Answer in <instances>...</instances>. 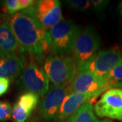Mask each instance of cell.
<instances>
[{
	"instance_id": "cell-1",
	"label": "cell",
	"mask_w": 122,
	"mask_h": 122,
	"mask_svg": "<svg viewBox=\"0 0 122 122\" xmlns=\"http://www.w3.org/2000/svg\"><path fill=\"white\" fill-rule=\"evenodd\" d=\"M8 19L17 40L20 54H29L41 62L45 54L51 50L49 31L22 11Z\"/></svg>"
},
{
	"instance_id": "cell-2",
	"label": "cell",
	"mask_w": 122,
	"mask_h": 122,
	"mask_svg": "<svg viewBox=\"0 0 122 122\" xmlns=\"http://www.w3.org/2000/svg\"><path fill=\"white\" fill-rule=\"evenodd\" d=\"M48 31L52 56H67L73 52L75 44L81 33V28L72 20L63 19Z\"/></svg>"
},
{
	"instance_id": "cell-3",
	"label": "cell",
	"mask_w": 122,
	"mask_h": 122,
	"mask_svg": "<svg viewBox=\"0 0 122 122\" xmlns=\"http://www.w3.org/2000/svg\"><path fill=\"white\" fill-rule=\"evenodd\" d=\"M44 69L49 81L54 86H69L78 73L73 57H47L44 63Z\"/></svg>"
},
{
	"instance_id": "cell-4",
	"label": "cell",
	"mask_w": 122,
	"mask_h": 122,
	"mask_svg": "<svg viewBox=\"0 0 122 122\" xmlns=\"http://www.w3.org/2000/svg\"><path fill=\"white\" fill-rule=\"evenodd\" d=\"M100 46V37L96 29L92 25H88L79 35L73 52L78 73L82 71L94 58Z\"/></svg>"
},
{
	"instance_id": "cell-5",
	"label": "cell",
	"mask_w": 122,
	"mask_h": 122,
	"mask_svg": "<svg viewBox=\"0 0 122 122\" xmlns=\"http://www.w3.org/2000/svg\"><path fill=\"white\" fill-rule=\"evenodd\" d=\"M45 30H50L63 20L61 4L58 0L35 1L31 7L23 10Z\"/></svg>"
},
{
	"instance_id": "cell-6",
	"label": "cell",
	"mask_w": 122,
	"mask_h": 122,
	"mask_svg": "<svg viewBox=\"0 0 122 122\" xmlns=\"http://www.w3.org/2000/svg\"><path fill=\"white\" fill-rule=\"evenodd\" d=\"M17 86L26 92L43 97L50 89V81L44 69L31 60L25 67L17 81Z\"/></svg>"
},
{
	"instance_id": "cell-7",
	"label": "cell",
	"mask_w": 122,
	"mask_h": 122,
	"mask_svg": "<svg viewBox=\"0 0 122 122\" xmlns=\"http://www.w3.org/2000/svg\"><path fill=\"white\" fill-rule=\"evenodd\" d=\"M112 88H119L105 78L96 77L89 71L79 72L69 86V92L90 94L99 96L104 92Z\"/></svg>"
},
{
	"instance_id": "cell-8",
	"label": "cell",
	"mask_w": 122,
	"mask_h": 122,
	"mask_svg": "<svg viewBox=\"0 0 122 122\" xmlns=\"http://www.w3.org/2000/svg\"><path fill=\"white\" fill-rule=\"evenodd\" d=\"M69 93V86H51L38 107L39 117L46 122H56L58 119L61 105Z\"/></svg>"
},
{
	"instance_id": "cell-9",
	"label": "cell",
	"mask_w": 122,
	"mask_h": 122,
	"mask_svg": "<svg viewBox=\"0 0 122 122\" xmlns=\"http://www.w3.org/2000/svg\"><path fill=\"white\" fill-rule=\"evenodd\" d=\"M100 117H109L122 122V89L112 88L105 92L94 107Z\"/></svg>"
},
{
	"instance_id": "cell-10",
	"label": "cell",
	"mask_w": 122,
	"mask_h": 122,
	"mask_svg": "<svg viewBox=\"0 0 122 122\" xmlns=\"http://www.w3.org/2000/svg\"><path fill=\"white\" fill-rule=\"evenodd\" d=\"M122 62V54L115 49L99 51L94 58L82 71H87L96 77L105 78L115 66Z\"/></svg>"
},
{
	"instance_id": "cell-11",
	"label": "cell",
	"mask_w": 122,
	"mask_h": 122,
	"mask_svg": "<svg viewBox=\"0 0 122 122\" xmlns=\"http://www.w3.org/2000/svg\"><path fill=\"white\" fill-rule=\"evenodd\" d=\"M97 97L98 96L90 94L69 92L61 105L58 121L65 122L82 105L87 102L91 103L92 101L95 100Z\"/></svg>"
},
{
	"instance_id": "cell-12",
	"label": "cell",
	"mask_w": 122,
	"mask_h": 122,
	"mask_svg": "<svg viewBox=\"0 0 122 122\" xmlns=\"http://www.w3.org/2000/svg\"><path fill=\"white\" fill-rule=\"evenodd\" d=\"M20 54L8 19L0 20V58Z\"/></svg>"
},
{
	"instance_id": "cell-13",
	"label": "cell",
	"mask_w": 122,
	"mask_h": 122,
	"mask_svg": "<svg viewBox=\"0 0 122 122\" xmlns=\"http://www.w3.org/2000/svg\"><path fill=\"white\" fill-rule=\"evenodd\" d=\"M25 67V60L22 56L14 55L0 58V78L12 80L21 75Z\"/></svg>"
},
{
	"instance_id": "cell-14",
	"label": "cell",
	"mask_w": 122,
	"mask_h": 122,
	"mask_svg": "<svg viewBox=\"0 0 122 122\" xmlns=\"http://www.w3.org/2000/svg\"><path fill=\"white\" fill-rule=\"evenodd\" d=\"M96 117L94 107L92 103L87 102L69 117L65 122H99Z\"/></svg>"
},
{
	"instance_id": "cell-15",
	"label": "cell",
	"mask_w": 122,
	"mask_h": 122,
	"mask_svg": "<svg viewBox=\"0 0 122 122\" xmlns=\"http://www.w3.org/2000/svg\"><path fill=\"white\" fill-rule=\"evenodd\" d=\"M39 96L32 92H25L19 97L16 102L18 105L31 113L39 103Z\"/></svg>"
},
{
	"instance_id": "cell-16",
	"label": "cell",
	"mask_w": 122,
	"mask_h": 122,
	"mask_svg": "<svg viewBox=\"0 0 122 122\" xmlns=\"http://www.w3.org/2000/svg\"><path fill=\"white\" fill-rule=\"evenodd\" d=\"M30 113L16 102L12 107V118L14 122H26L29 119Z\"/></svg>"
},
{
	"instance_id": "cell-17",
	"label": "cell",
	"mask_w": 122,
	"mask_h": 122,
	"mask_svg": "<svg viewBox=\"0 0 122 122\" xmlns=\"http://www.w3.org/2000/svg\"><path fill=\"white\" fill-rule=\"evenodd\" d=\"M105 79L115 84L118 87L122 86V62L115 66L106 76ZM120 88V87H119Z\"/></svg>"
},
{
	"instance_id": "cell-18",
	"label": "cell",
	"mask_w": 122,
	"mask_h": 122,
	"mask_svg": "<svg viewBox=\"0 0 122 122\" xmlns=\"http://www.w3.org/2000/svg\"><path fill=\"white\" fill-rule=\"evenodd\" d=\"M12 107L10 102L0 100V121L6 122L12 117Z\"/></svg>"
},
{
	"instance_id": "cell-19",
	"label": "cell",
	"mask_w": 122,
	"mask_h": 122,
	"mask_svg": "<svg viewBox=\"0 0 122 122\" xmlns=\"http://www.w3.org/2000/svg\"><path fill=\"white\" fill-rule=\"evenodd\" d=\"M66 4L70 8L79 11H86L92 7L90 1L87 0H70L66 1Z\"/></svg>"
},
{
	"instance_id": "cell-20",
	"label": "cell",
	"mask_w": 122,
	"mask_h": 122,
	"mask_svg": "<svg viewBox=\"0 0 122 122\" xmlns=\"http://www.w3.org/2000/svg\"><path fill=\"white\" fill-rule=\"evenodd\" d=\"M4 8L5 12L10 14H15L20 10L18 0H6L5 1Z\"/></svg>"
},
{
	"instance_id": "cell-21",
	"label": "cell",
	"mask_w": 122,
	"mask_h": 122,
	"mask_svg": "<svg viewBox=\"0 0 122 122\" xmlns=\"http://www.w3.org/2000/svg\"><path fill=\"white\" fill-rule=\"evenodd\" d=\"M109 1H104V0H91V6L97 12L102 11L105 7L109 4Z\"/></svg>"
},
{
	"instance_id": "cell-22",
	"label": "cell",
	"mask_w": 122,
	"mask_h": 122,
	"mask_svg": "<svg viewBox=\"0 0 122 122\" xmlns=\"http://www.w3.org/2000/svg\"><path fill=\"white\" fill-rule=\"evenodd\" d=\"M10 80L6 78H0V96H3L8 90Z\"/></svg>"
},
{
	"instance_id": "cell-23",
	"label": "cell",
	"mask_w": 122,
	"mask_h": 122,
	"mask_svg": "<svg viewBox=\"0 0 122 122\" xmlns=\"http://www.w3.org/2000/svg\"><path fill=\"white\" fill-rule=\"evenodd\" d=\"M19 5H20V10H26L31 7L33 5L35 4V1L33 0H18Z\"/></svg>"
},
{
	"instance_id": "cell-24",
	"label": "cell",
	"mask_w": 122,
	"mask_h": 122,
	"mask_svg": "<svg viewBox=\"0 0 122 122\" xmlns=\"http://www.w3.org/2000/svg\"><path fill=\"white\" fill-rule=\"evenodd\" d=\"M26 122H38V120L35 117H33L30 118Z\"/></svg>"
},
{
	"instance_id": "cell-25",
	"label": "cell",
	"mask_w": 122,
	"mask_h": 122,
	"mask_svg": "<svg viewBox=\"0 0 122 122\" xmlns=\"http://www.w3.org/2000/svg\"><path fill=\"white\" fill-rule=\"evenodd\" d=\"M119 10H120V14H121V16L122 18V1L119 4Z\"/></svg>"
},
{
	"instance_id": "cell-26",
	"label": "cell",
	"mask_w": 122,
	"mask_h": 122,
	"mask_svg": "<svg viewBox=\"0 0 122 122\" xmlns=\"http://www.w3.org/2000/svg\"><path fill=\"white\" fill-rule=\"evenodd\" d=\"M111 122V121H109V120H105V121H101V122Z\"/></svg>"
}]
</instances>
